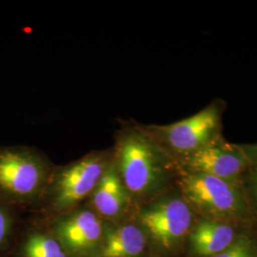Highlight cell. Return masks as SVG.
<instances>
[{"label": "cell", "mask_w": 257, "mask_h": 257, "mask_svg": "<svg viewBox=\"0 0 257 257\" xmlns=\"http://www.w3.org/2000/svg\"><path fill=\"white\" fill-rule=\"evenodd\" d=\"M112 161L131 198L155 197L180 175L169 155L136 121H123L114 135Z\"/></svg>", "instance_id": "obj_1"}, {"label": "cell", "mask_w": 257, "mask_h": 257, "mask_svg": "<svg viewBox=\"0 0 257 257\" xmlns=\"http://www.w3.org/2000/svg\"><path fill=\"white\" fill-rule=\"evenodd\" d=\"M226 109V101L215 98L187 118L165 125L143 124V126L177 162L224 138L223 116Z\"/></svg>", "instance_id": "obj_2"}, {"label": "cell", "mask_w": 257, "mask_h": 257, "mask_svg": "<svg viewBox=\"0 0 257 257\" xmlns=\"http://www.w3.org/2000/svg\"><path fill=\"white\" fill-rule=\"evenodd\" d=\"M50 165L36 148L16 145L0 147V198L27 202L44 191Z\"/></svg>", "instance_id": "obj_3"}, {"label": "cell", "mask_w": 257, "mask_h": 257, "mask_svg": "<svg viewBox=\"0 0 257 257\" xmlns=\"http://www.w3.org/2000/svg\"><path fill=\"white\" fill-rule=\"evenodd\" d=\"M178 186L193 209L210 216L238 219L251 211L241 184L211 175L180 173Z\"/></svg>", "instance_id": "obj_4"}, {"label": "cell", "mask_w": 257, "mask_h": 257, "mask_svg": "<svg viewBox=\"0 0 257 257\" xmlns=\"http://www.w3.org/2000/svg\"><path fill=\"white\" fill-rule=\"evenodd\" d=\"M111 160V148L93 151L56 172L48 188L51 208L69 211L91 196Z\"/></svg>", "instance_id": "obj_5"}, {"label": "cell", "mask_w": 257, "mask_h": 257, "mask_svg": "<svg viewBox=\"0 0 257 257\" xmlns=\"http://www.w3.org/2000/svg\"><path fill=\"white\" fill-rule=\"evenodd\" d=\"M193 208L182 193L159 197L141 209V225L161 246L171 248L192 226Z\"/></svg>", "instance_id": "obj_6"}, {"label": "cell", "mask_w": 257, "mask_h": 257, "mask_svg": "<svg viewBox=\"0 0 257 257\" xmlns=\"http://www.w3.org/2000/svg\"><path fill=\"white\" fill-rule=\"evenodd\" d=\"M177 165L180 173L211 175L233 184H241L250 168L240 145L225 138L177 161Z\"/></svg>", "instance_id": "obj_7"}, {"label": "cell", "mask_w": 257, "mask_h": 257, "mask_svg": "<svg viewBox=\"0 0 257 257\" xmlns=\"http://www.w3.org/2000/svg\"><path fill=\"white\" fill-rule=\"evenodd\" d=\"M56 232L71 252L87 253L101 238V221L94 211L80 209L59 221L56 225Z\"/></svg>", "instance_id": "obj_8"}, {"label": "cell", "mask_w": 257, "mask_h": 257, "mask_svg": "<svg viewBox=\"0 0 257 257\" xmlns=\"http://www.w3.org/2000/svg\"><path fill=\"white\" fill-rule=\"evenodd\" d=\"M91 199L94 212L105 217H116L127 209L132 198L112 160L92 193Z\"/></svg>", "instance_id": "obj_9"}, {"label": "cell", "mask_w": 257, "mask_h": 257, "mask_svg": "<svg viewBox=\"0 0 257 257\" xmlns=\"http://www.w3.org/2000/svg\"><path fill=\"white\" fill-rule=\"evenodd\" d=\"M234 230L219 221L203 219L191 236L193 250L200 256H214L229 248L233 242Z\"/></svg>", "instance_id": "obj_10"}, {"label": "cell", "mask_w": 257, "mask_h": 257, "mask_svg": "<svg viewBox=\"0 0 257 257\" xmlns=\"http://www.w3.org/2000/svg\"><path fill=\"white\" fill-rule=\"evenodd\" d=\"M146 238L138 227L126 224L107 231L102 257H138L145 248Z\"/></svg>", "instance_id": "obj_11"}, {"label": "cell", "mask_w": 257, "mask_h": 257, "mask_svg": "<svg viewBox=\"0 0 257 257\" xmlns=\"http://www.w3.org/2000/svg\"><path fill=\"white\" fill-rule=\"evenodd\" d=\"M23 253L25 257H68L55 239L44 234H33L27 239Z\"/></svg>", "instance_id": "obj_12"}, {"label": "cell", "mask_w": 257, "mask_h": 257, "mask_svg": "<svg viewBox=\"0 0 257 257\" xmlns=\"http://www.w3.org/2000/svg\"><path fill=\"white\" fill-rule=\"evenodd\" d=\"M241 187L247 197L250 211H257V167L250 166L241 180Z\"/></svg>", "instance_id": "obj_13"}, {"label": "cell", "mask_w": 257, "mask_h": 257, "mask_svg": "<svg viewBox=\"0 0 257 257\" xmlns=\"http://www.w3.org/2000/svg\"><path fill=\"white\" fill-rule=\"evenodd\" d=\"M212 257H250V247L245 240H239L220 253Z\"/></svg>", "instance_id": "obj_14"}, {"label": "cell", "mask_w": 257, "mask_h": 257, "mask_svg": "<svg viewBox=\"0 0 257 257\" xmlns=\"http://www.w3.org/2000/svg\"><path fill=\"white\" fill-rule=\"evenodd\" d=\"M12 219L8 209L0 204V245L6 240L11 229Z\"/></svg>", "instance_id": "obj_15"}, {"label": "cell", "mask_w": 257, "mask_h": 257, "mask_svg": "<svg viewBox=\"0 0 257 257\" xmlns=\"http://www.w3.org/2000/svg\"><path fill=\"white\" fill-rule=\"evenodd\" d=\"M239 145L248 158L250 166L257 167V143H245Z\"/></svg>", "instance_id": "obj_16"}]
</instances>
